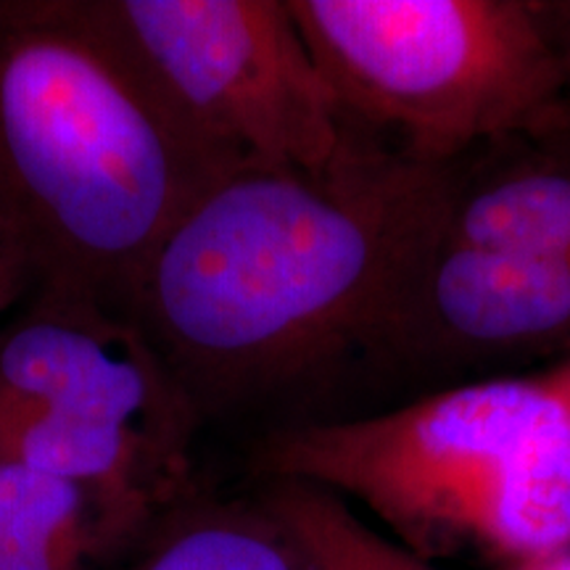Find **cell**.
<instances>
[{
    "mask_svg": "<svg viewBox=\"0 0 570 570\" xmlns=\"http://www.w3.org/2000/svg\"><path fill=\"white\" fill-rule=\"evenodd\" d=\"M454 180L356 127L323 173L227 175L156 248L127 312L202 423L298 389L396 336Z\"/></svg>",
    "mask_w": 570,
    "mask_h": 570,
    "instance_id": "cell-1",
    "label": "cell"
},
{
    "mask_svg": "<svg viewBox=\"0 0 570 570\" xmlns=\"http://www.w3.org/2000/svg\"><path fill=\"white\" fill-rule=\"evenodd\" d=\"M227 175L104 0H0V219L35 291L127 312L156 248Z\"/></svg>",
    "mask_w": 570,
    "mask_h": 570,
    "instance_id": "cell-2",
    "label": "cell"
},
{
    "mask_svg": "<svg viewBox=\"0 0 570 570\" xmlns=\"http://www.w3.org/2000/svg\"><path fill=\"white\" fill-rule=\"evenodd\" d=\"M254 470L354 499L428 562L470 552L515 568L570 547V396L552 370L277 428Z\"/></svg>",
    "mask_w": 570,
    "mask_h": 570,
    "instance_id": "cell-3",
    "label": "cell"
},
{
    "mask_svg": "<svg viewBox=\"0 0 570 570\" xmlns=\"http://www.w3.org/2000/svg\"><path fill=\"white\" fill-rule=\"evenodd\" d=\"M288 11L348 125L396 132L420 161L562 135L566 77L539 3L288 0Z\"/></svg>",
    "mask_w": 570,
    "mask_h": 570,
    "instance_id": "cell-4",
    "label": "cell"
},
{
    "mask_svg": "<svg viewBox=\"0 0 570 570\" xmlns=\"http://www.w3.org/2000/svg\"><path fill=\"white\" fill-rule=\"evenodd\" d=\"M104 9L230 173H323L352 140L288 0H104Z\"/></svg>",
    "mask_w": 570,
    "mask_h": 570,
    "instance_id": "cell-5",
    "label": "cell"
},
{
    "mask_svg": "<svg viewBox=\"0 0 570 570\" xmlns=\"http://www.w3.org/2000/svg\"><path fill=\"white\" fill-rule=\"evenodd\" d=\"M0 394L135 433L180 460L202 425L130 312L59 291H35L0 331Z\"/></svg>",
    "mask_w": 570,
    "mask_h": 570,
    "instance_id": "cell-6",
    "label": "cell"
},
{
    "mask_svg": "<svg viewBox=\"0 0 570 570\" xmlns=\"http://www.w3.org/2000/svg\"><path fill=\"white\" fill-rule=\"evenodd\" d=\"M402 327L465 352H533L570 341V256L439 244Z\"/></svg>",
    "mask_w": 570,
    "mask_h": 570,
    "instance_id": "cell-7",
    "label": "cell"
},
{
    "mask_svg": "<svg viewBox=\"0 0 570 570\" xmlns=\"http://www.w3.org/2000/svg\"><path fill=\"white\" fill-rule=\"evenodd\" d=\"M0 462L90 491L135 533L156 510L183 497L190 479V460L154 441L9 394H0Z\"/></svg>",
    "mask_w": 570,
    "mask_h": 570,
    "instance_id": "cell-8",
    "label": "cell"
},
{
    "mask_svg": "<svg viewBox=\"0 0 570 570\" xmlns=\"http://www.w3.org/2000/svg\"><path fill=\"white\" fill-rule=\"evenodd\" d=\"M441 244L570 256V151L529 154L454 180Z\"/></svg>",
    "mask_w": 570,
    "mask_h": 570,
    "instance_id": "cell-9",
    "label": "cell"
},
{
    "mask_svg": "<svg viewBox=\"0 0 570 570\" xmlns=\"http://www.w3.org/2000/svg\"><path fill=\"white\" fill-rule=\"evenodd\" d=\"M132 537L90 491L0 462V570H82Z\"/></svg>",
    "mask_w": 570,
    "mask_h": 570,
    "instance_id": "cell-10",
    "label": "cell"
},
{
    "mask_svg": "<svg viewBox=\"0 0 570 570\" xmlns=\"http://www.w3.org/2000/svg\"><path fill=\"white\" fill-rule=\"evenodd\" d=\"M309 570H436L381 537L344 497L304 481H269L259 502Z\"/></svg>",
    "mask_w": 570,
    "mask_h": 570,
    "instance_id": "cell-11",
    "label": "cell"
},
{
    "mask_svg": "<svg viewBox=\"0 0 570 570\" xmlns=\"http://www.w3.org/2000/svg\"><path fill=\"white\" fill-rule=\"evenodd\" d=\"M130 570H309L259 504L180 508Z\"/></svg>",
    "mask_w": 570,
    "mask_h": 570,
    "instance_id": "cell-12",
    "label": "cell"
},
{
    "mask_svg": "<svg viewBox=\"0 0 570 570\" xmlns=\"http://www.w3.org/2000/svg\"><path fill=\"white\" fill-rule=\"evenodd\" d=\"M35 288V273L17 246L0 248V315L9 312L27 291Z\"/></svg>",
    "mask_w": 570,
    "mask_h": 570,
    "instance_id": "cell-13",
    "label": "cell"
},
{
    "mask_svg": "<svg viewBox=\"0 0 570 570\" xmlns=\"http://www.w3.org/2000/svg\"><path fill=\"white\" fill-rule=\"evenodd\" d=\"M547 32L558 48L562 77H566V127L562 135H570V3H539Z\"/></svg>",
    "mask_w": 570,
    "mask_h": 570,
    "instance_id": "cell-14",
    "label": "cell"
},
{
    "mask_svg": "<svg viewBox=\"0 0 570 570\" xmlns=\"http://www.w3.org/2000/svg\"><path fill=\"white\" fill-rule=\"evenodd\" d=\"M510 570H570V547L550 554H541V558H533L529 562H520V566Z\"/></svg>",
    "mask_w": 570,
    "mask_h": 570,
    "instance_id": "cell-15",
    "label": "cell"
},
{
    "mask_svg": "<svg viewBox=\"0 0 570 570\" xmlns=\"http://www.w3.org/2000/svg\"><path fill=\"white\" fill-rule=\"evenodd\" d=\"M552 375L558 377L560 386L566 389V391H568V396H570V360H568V362H562L560 367H554V370H552Z\"/></svg>",
    "mask_w": 570,
    "mask_h": 570,
    "instance_id": "cell-16",
    "label": "cell"
},
{
    "mask_svg": "<svg viewBox=\"0 0 570 570\" xmlns=\"http://www.w3.org/2000/svg\"><path fill=\"white\" fill-rule=\"evenodd\" d=\"M6 246H13V240H11L9 227H6L3 219H0V248H6Z\"/></svg>",
    "mask_w": 570,
    "mask_h": 570,
    "instance_id": "cell-17",
    "label": "cell"
}]
</instances>
